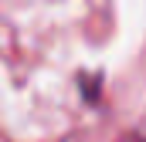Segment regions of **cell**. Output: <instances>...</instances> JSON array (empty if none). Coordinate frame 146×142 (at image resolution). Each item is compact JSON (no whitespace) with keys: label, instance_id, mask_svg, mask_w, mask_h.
I'll return each instance as SVG.
<instances>
[]
</instances>
